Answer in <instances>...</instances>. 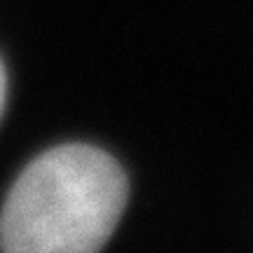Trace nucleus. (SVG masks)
<instances>
[{
	"label": "nucleus",
	"instance_id": "obj_2",
	"mask_svg": "<svg viewBox=\"0 0 253 253\" xmlns=\"http://www.w3.org/2000/svg\"><path fill=\"white\" fill-rule=\"evenodd\" d=\"M5 96H7V78H5V68L0 63V113L5 108Z\"/></svg>",
	"mask_w": 253,
	"mask_h": 253
},
{
	"label": "nucleus",
	"instance_id": "obj_1",
	"mask_svg": "<svg viewBox=\"0 0 253 253\" xmlns=\"http://www.w3.org/2000/svg\"><path fill=\"white\" fill-rule=\"evenodd\" d=\"M126 204L118 162L91 145H59L28 164L0 211L9 253H91L113 235Z\"/></svg>",
	"mask_w": 253,
	"mask_h": 253
}]
</instances>
